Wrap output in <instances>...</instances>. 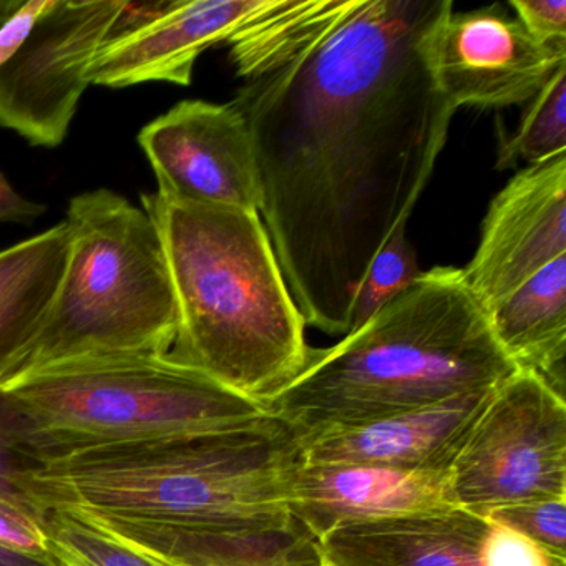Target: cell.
Masks as SVG:
<instances>
[{
  "label": "cell",
  "mask_w": 566,
  "mask_h": 566,
  "mask_svg": "<svg viewBox=\"0 0 566 566\" xmlns=\"http://www.w3.org/2000/svg\"><path fill=\"white\" fill-rule=\"evenodd\" d=\"M75 513L175 566H323L317 539L296 520L274 530L188 528Z\"/></svg>",
  "instance_id": "16"
},
{
  "label": "cell",
  "mask_w": 566,
  "mask_h": 566,
  "mask_svg": "<svg viewBox=\"0 0 566 566\" xmlns=\"http://www.w3.org/2000/svg\"><path fill=\"white\" fill-rule=\"evenodd\" d=\"M300 443L268 416L231 432L102 447L31 467L21 489L35 512L74 510L188 528L274 530L294 522Z\"/></svg>",
  "instance_id": "4"
},
{
  "label": "cell",
  "mask_w": 566,
  "mask_h": 566,
  "mask_svg": "<svg viewBox=\"0 0 566 566\" xmlns=\"http://www.w3.org/2000/svg\"><path fill=\"white\" fill-rule=\"evenodd\" d=\"M45 213L44 205L34 203L21 197L0 174V223L28 224Z\"/></svg>",
  "instance_id": "28"
},
{
  "label": "cell",
  "mask_w": 566,
  "mask_h": 566,
  "mask_svg": "<svg viewBox=\"0 0 566 566\" xmlns=\"http://www.w3.org/2000/svg\"><path fill=\"white\" fill-rule=\"evenodd\" d=\"M164 243L178 306L168 356L266 403L306 364L303 316L260 211L142 195Z\"/></svg>",
  "instance_id": "3"
},
{
  "label": "cell",
  "mask_w": 566,
  "mask_h": 566,
  "mask_svg": "<svg viewBox=\"0 0 566 566\" xmlns=\"http://www.w3.org/2000/svg\"><path fill=\"white\" fill-rule=\"evenodd\" d=\"M263 403L165 356L94 357L0 387V432L31 463L84 450L231 432Z\"/></svg>",
  "instance_id": "5"
},
{
  "label": "cell",
  "mask_w": 566,
  "mask_h": 566,
  "mask_svg": "<svg viewBox=\"0 0 566 566\" xmlns=\"http://www.w3.org/2000/svg\"><path fill=\"white\" fill-rule=\"evenodd\" d=\"M124 4L52 0L22 48L0 67V127L34 147H59Z\"/></svg>",
  "instance_id": "8"
},
{
  "label": "cell",
  "mask_w": 566,
  "mask_h": 566,
  "mask_svg": "<svg viewBox=\"0 0 566 566\" xmlns=\"http://www.w3.org/2000/svg\"><path fill=\"white\" fill-rule=\"evenodd\" d=\"M483 518L509 526L566 559V499L535 500L492 510Z\"/></svg>",
  "instance_id": "22"
},
{
  "label": "cell",
  "mask_w": 566,
  "mask_h": 566,
  "mask_svg": "<svg viewBox=\"0 0 566 566\" xmlns=\"http://www.w3.org/2000/svg\"><path fill=\"white\" fill-rule=\"evenodd\" d=\"M496 343L516 369L565 399L566 254L486 310Z\"/></svg>",
  "instance_id": "17"
},
{
  "label": "cell",
  "mask_w": 566,
  "mask_h": 566,
  "mask_svg": "<svg viewBox=\"0 0 566 566\" xmlns=\"http://www.w3.org/2000/svg\"><path fill=\"white\" fill-rule=\"evenodd\" d=\"M67 256L65 223L0 251V377L41 333Z\"/></svg>",
  "instance_id": "18"
},
{
  "label": "cell",
  "mask_w": 566,
  "mask_h": 566,
  "mask_svg": "<svg viewBox=\"0 0 566 566\" xmlns=\"http://www.w3.org/2000/svg\"><path fill=\"white\" fill-rule=\"evenodd\" d=\"M430 71L440 94L460 105L499 108L532 101L566 51L536 42L499 9L450 14L433 34Z\"/></svg>",
  "instance_id": "10"
},
{
  "label": "cell",
  "mask_w": 566,
  "mask_h": 566,
  "mask_svg": "<svg viewBox=\"0 0 566 566\" xmlns=\"http://www.w3.org/2000/svg\"><path fill=\"white\" fill-rule=\"evenodd\" d=\"M565 254L566 154L526 167L496 195L463 280L486 311Z\"/></svg>",
  "instance_id": "11"
},
{
  "label": "cell",
  "mask_w": 566,
  "mask_h": 566,
  "mask_svg": "<svg viewBox=\"0 0 566 566\" xmlns=\"http://www.w3.org/2000/svg\"><path fill=\"white\" fill-rule=\"evenodd\" d=\"M490 523V522H489ZM482 566H566V559L509 526L490 523L480 548Z\"/></svg>",
  "instance_id": "23"
},
{
  "label": "cell",
  "mask_w": 566,
  "mask_h": 566,
  "mask_svg": "<svg viewBox=\"0 0 566 566\" xmlns=\"http://www.w3.org/2000/svg\"><path fill=\"white\" fill-rule=\"evenodd\" d=\"M406 230L407 221H403L370 261L354 300L349 331L367 323L423 273L417 263L416 251L407 240Z\"/></svg>",
  "instance_id": "21"
},
{
  "label": "cell",
  "mask_w": 566,
  "mask_h": 566,
  "mask_svg": "<svg viewBox=\"0 0 566 566\" xmlns=\"http://www.w3.org/2000/svg\"><path fill=\"white\" fill-rule=\"evenodd\" d=\"M510 6L536 42L566 51V0H512Z\"/></svg>",
  "instance_id": "24"
},
{
  "label": "cell",
  "mask_w": 566,
  "mask_h": 566,
  "mask_svg": "<svg viewBox=\"0 0 566 566\" xmlns=\"http://www.w3.org/2000/svg\"><path fill=\"white\" fill-rule=\"evenodd\" d=\"M490 523L459 506L343 523L317 538L323 566H482Z\"/></svg>",
  "instance_id": "15"
},
{
  "label": "cell",
  "mask_w": 566,
  "mask_h": 566,
  "mask_svg": "<svg viewBox=\"0 0 566 566\" xmlns=\"http://www.w3.org/2000/svg\"><path fill=\"white\" fill-rule=\"evenodd\" d=\"M138 144L165 200L260 211L253 144L233 104L180 102L148 124Z\"/></svg>",
  "instance_id": "9"
},
{
  "label": "cell",
  "mask_w": 566,
  "mask_h": 566,
  "mask_svg": "<svg viewBox=\"0 0 566 566\" xmlns=\"http://www.w3.org/2000/svg\"><path fill=\"white\" fill-rule=\"evenodd\" d=\"M493 390L310 433L297 439L301 460L406 472H449Z\"/></svg>",
  "instance_id": "12"
},
{
  "label": "cell",
  "mask_w": 566,
  "mask_h": 566,
  "mask_svg": "<svg viewBox=\"0 0 566 566\" xmlns=\"http://www.w3.org/2000/svg\"><path fill=\"white\" fill-rule=\"evenodd\" d=\"M453 505L476 515L566 499V402L516 370L486 400L449 469Z\"/></svg>",
  "instance_id": "7"
},
{
  "label": "cell",
  "mask_w": 566,
  "mask_h": 566,
  "mask_svg": "<svg viewBox=\"0 0 566 566\" xmlns=\"http://www.w3.org/2000/svg\"><path fill=\"white\" fill-rule=\"evenodd\" d=\"M0 566H57L45 556L28 555L18 549L0 546Z\"/></svg>",
  "instance_id": "29"
},
{
  "label": "cell",
  "mask_w": 566,
  "mask_h": 566,
  "mask_svg": "<svg viewBox=\"0 0 566 566\" xmlns=\"http://www.w3.org/2000/svg\"><path fill=\"white\" fill-rule=\"evenodd\" d=\"M52 6V0H0V67L22 48L35 22Z\"/></svg>",
  "instance_id": "26"
},
{
  "label": "cell",
  "mask_w": 566,
  "mask_h": 566,
  "mask_svg": "<svg viewBox=\"0 0 566 566\" xmlns=\"http://www.w3.org/2000/svg\"><path fill=\"white\" fill-rule=\"evenodd\" d=\"M42 530L49 558L57 566H175L122 542L71 510H48Z\"/></svg>",
  "instance_id": "19"
},
{
  "label": "cell",
  "mask_w": 566,
  "mask_h": 566,
  "mask_svg": "<svg viewBox=\"0 0 566 566\" xmlns=\"http://www.w3.org/2000/svg\"><path fill=\"white\" fill-rule=\"evenodd\" d=\"M64 223L67 264L51 313L0 387L57 364L174 346L177 297L154 220L101 188L72 198Z\"/></svg>",
  "instance_id": "6"
},
{
  "label": "cell",
  "mask_w": 566,
  "mask_h": 566,
  "mask_svg": "<svg viewBox=\"0 0 566 566\" xmlns=\"http://www.w3.org/2000/svg\"><path fill=\"white\" fill-rule=\"evenodd\" d=\"M452 0H270L228 39L264 227L306 326L346 336L364 274L409 221L457 107L430 42Z\"/></svg>",
  "instance_id": "1"
},
{
  "label": "cell",
  "mask_w": 566,
  "mask_h": 566,
  "mask_svg": "<svg viewBox=\"0 0 566 566\" xmlns=\"http://www.w3.org/2000/svg\"><path fill=\"white\" fill-rule=\"evenodd\" d=\"M270 0H170L154 21L104 45L91 81L111 88L147 82L191 84L195 64L207 49L227 44Z\"/></svg>",
  "instance_id": "13"
},
{
  "label": "cell",
  "mask_w": 566,
  "mask_h": 566,
  "mask_svg": "<svg viewBox=\"0 0 566 566\" xmlns=\"http://www.w3.org/2000/svg\"><path fill=\"white\" fill-rule=\"evenodd\" d=\"M0 546L49 558L41 516L0 499Z\"/></svg>",
  "instance_id": "25"
},
{
  "label": "cell",
  "mask_w": 566,
  "mask_h": 566,
  "mask_svg": "<svg viewBox=\"0 0 566 566\" xmlns=\"http://www.w3.org/2000/svg\"><path fill=\"white\" fill-rule=\"evenodd\" d=\"M34 465L35 463H31L24 457L19 455L0 432V499L24 506V509L31 510L35 515L41 516L35 512L34 506L31 505L21 489V476Z\"/></svg>",
  "instance_id": "27"
},
{
  "label": "cell",
  "mask_w": 566,
  "mask_h": 566,
  "mask_svg": "<svg viewBox=\"0 0 566 566\" xmlns=\"http://www.w3.org/2000/svg\"><path fill=\"white\" fill-rule=\"evenodd\" d=\"M462 270L436 268L326 349L264 403L301 437L490 392L516 373Z\"/></svg>",
  "instance_id": "2"
},
{
  "label": "cell",
  "mask_w": 566,
  "mask_h": 566,
  "mask_svg": "<svg viewBox=\"0 0 566 566\" xmlns=\"http://www.w3.org/2000/svg\"><path fill=\"white\" fill-rule=\"evenodd\" d=\"M449 506H455L449 472H406L300 460L291 480V515L316 539L343 523Z\"/></svg>",
  "instance_id": "14"
},
{
  "label": "cell",
  "mask_w": 566,
  "mask_h": 566,
  "mask_svg": "<svg viewBox=\"0 0 566 566\" xmlns=\"http://www.w3.org/2000/svg\"><path fill=\"white\" fill-rule=\"evenodd\" d=\"M530 102L518 130L500 147L499 170L515 167L520 160L533 167L566 154V64L553 72Z\"/></svg>",
  "instance_id": "20"
}]
</instances>
